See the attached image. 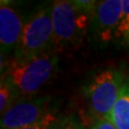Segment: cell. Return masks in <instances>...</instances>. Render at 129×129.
Wrapping results in <instances>:
<instances>
[{
  "label": "cell",
  "mask_w": 129,
  "mask_h": 129,
  "mask_svg": "<svg viewBox=\"0 0 129 129\" xmlns=\"http://www.w3.org/2000/svg\"><path fill=\"white\" fill-rule=\"evenodd\" d=\"M59 54L54 50L29 59H10L1 72V78L15 87L21 98L37 96L39 90L56 73Z\"/></svg>",
  "instance_id": "1"
},
{
  "label": "cell",
  "mask_w": 129,
  "mask_h": 129,
  "mask_svg": "<svg viewBox=\"0 0 129 129\" xmlns=\"http://www.w3.org/2000/svg\"><path fill=\"white\" fill-rule=\"evenodd\" d=\"M95 11L86 10L75 0L53 1V47L57 53L80 46L90 31Z\"/></svg>",
  "instance_id": "2"
},
{
  "label": "cell",
  "mask_w": 129,
  "mask_h": 129,
  "mask_svg": "<svg viewBox=\"0 0 129 129\" xmlns=\"http://www.w3.org/2000/svg\"><path fill=\"white\" fill-rule=\"evenodd\" d=\"M53 2L37 7L27 16L18 46L13 59L23 60L37 57L53 47Z\"/></svg>",
  "instance_id": "3"
},
{
  "label": "cell",
  "mask_w": 129,
  "mask_h": 129,
  "mask_svg": "<svg viewBox=\"0 0 129 129\" xmlns=\"http://www.w3.org/2000/svg\"><path fill=\"white\" fill-rule=\"evenodd\" d=\"M124 81L123 72L116 68L100 70L91 76L85 87V96L95 119L109 118Z\"/></svg>",
  "instance_id": "4"
},
{
  "label": "cell",
  "mask_w": 129,
  "mask_h": 129,
  "mask_svg": "<svg viewBox=\"0 0 129 129\" xmlns=\"http://www.w3.org/2000/svg\"><path fill=\"white\" fill-rule=\"evenodd\" d=\"M56 104L50 95H37L19 98L5 114L1 115L0 129H18L39 122Z\"/></svg>",
  "instance_id": "5"
},
{
  "label": "cell",
  "mask_w": 129,
  "mask_h": 129,
  "mask_svg": "<svg viewBox=\"0 0 129 129\" xmlns=\"http://www.w3.org/2000/svg\"><path fill=\"white\" fill-rule=\"evenodd\" d=\"M27 17H24L16 8L1 1L0 6V47L1 57L13 55L18 46Z\"/></svg>",
  "instance_id": "6"
},
{
  "label": "cell",
  "mask_w": 129,
  "mask_h": 129,
  "mask_svg": "<svg viewBox=\"0 0 129 129\" xmlns=\"http://www.w3.org/2000/svg\"><path fill=\"white\" fill-rule=\"evenodd\" d=\"M123 0L98 1L92 17L90 32L98 42L107 43L114 39L122 16Z\"/></svg>",
  "instance_id": "7"
},
{
  "label": "cell",
  "mask_w": 129,
  "mask_h": 129,
  "mask_svg": "<svg viewBox=\"0 0 129 129\" xmlns=\"http://www.w3.org/2000/svg\"><path fill=\"white\" fill-rule=\"evenodd\" d=\"M108 119L117 129H129V79H125Z\"/></svg>",
  "instance_id": "8"
},
{
  "label": "cell",
  "mask_w": 129,
  "mask_h": 129,
  "mask_svg": "<svg viewBox=\"0 0 129 129\" xmlns=\"http://www.w3.org/2000/svg\"><path fill=\"white\" fill-rule=\"evenodd\" d=\"M21 98L17 90L8 80L1 78L0 81V115H3Z\"/></svg>",
  "instance_id": "9"
},
{
  "label": "cell",
  "mask_w": 129,
  "mask_h": 129,
  "mask_svg": "<svg viewBox=\"0 0 129 129\" xmlns=\"http://www.w3.org/2000/svg\"><path fill=\"white\" fill-rule=\"evenodd\" d=\"M64 117H66V114H63L61 110L56 107L39 122L18 129H54Z\"/></svg>",
  "instance_id": "10"
},
{
  "label": "cell",
  "mask_w": 129,
  "mask_h": 129,
  "mask_svg": "<svg viewBox=\"0 0 129 129\" xmlns=\"http://www.w3.org/2000/svg\"><path fill=\"white\" fill-rule=\"evenodd\" d=\"M129 31V0H123L122 7V16H120L118 26L115 30L114 39L123 40L126 38Z\"/></svg>",
  "instance_id": "11"
},
{
  "label": "cell",
  "mask_w": 129,
  "mask_h": 129,
  "mask_svg": "<svg viewBox=\"0 0 129 129\" xmlns=\"http://www.w3.org/2000/svg\"><path fill=\"white\" fill-rule=\"evenodd\" d=\"M54 129H86V128L75 115L70 114V115H66V117Z\"/></svg>",
  "instance_id": "12"
},
{
  "label": "cell",
  "mask_w": 129,
  "mask_h": 129,
  "mask_svg": "<svg viewBox=\"0 0 129 129\" xmlns=\"http://www.w3.org/2000/svg\"><path fill=\"white\" fill-rule=\"evenodd\" d=\"M90 129H117L108 118H97L92 122Z\"/></svg>",
  "instance_id": "13"
},
{
  "label": "cell",
  "mask_w": 129,
  "mask_h": 129,
  "mask_svg": "<svg viewBox=\"0 0 129 129\" xmlns=\"http://www.w3.org/2000/svg\"><path fill=\"white\" fill-rule=\"evenodd\" d=\"M124 42L127 44V45H129V31H128V34H127V36H126V38L124 39Z\"/></svg>",
  "instance_id": "14"
}]
</instances>
